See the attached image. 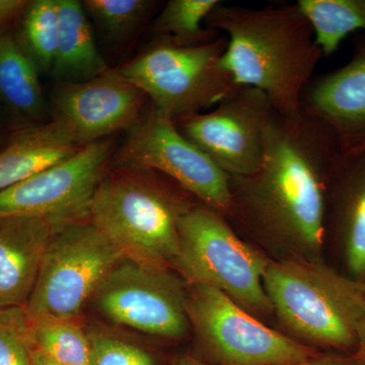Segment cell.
Returning a JSON list of instances; mask_svg holds the SVG:
<instances>
[{
    "instance_id": "cell-31",
    "label": "cell",
    "mask_w": 365,
    "mask_h": 365,
    "mask_svg": "<svg viewBox=\"0 0 365 365\" xmlns=\"http://www.w3.org/2000/svg\"><path fill=\"white\" fill-rule=\"evenodd\" d=\"M176 365H212L207 364L205 362L200 361V360L193 359V357L186 356L184 359H180Z\"/></svg>"
},
{
    "instance_id": "cell-1",
    "label": "cell",
    "mask_w": 365,
    "mask_h": 365,
    "mask_svg": "<svg viewBox=\"0 0 365 365\" xmlns=\"http://www.w3.org/2000/svg\"><path fill=\"white\" fill-rule=\"evenodd\" d=\"M343 158L332 132L302 114L290 121L276 113L264 137L254 174L230 178L235 215L261 234L304 253H316L326 234L329 190Z\"/></svg>"
},
{
    "instance_id": "cell-27",
    "label": "cell",
    "mask_w": 365,
    "mask_h": 365,
    "mask_svg": "<svg viewBox=\"0 0 365 365\" xmlns=\"http://www.w3.org/2000/svg\"><path fill=\"white\" fill-rule=\"evenodd\" d=\"M30 1L24 0H0V35L7 29L21 21Z\"/></svg>"
},
{
    "instance_id": "cell-17",
    "label": "cell",
    "mask_w": 365,
    "mask_h": 365,
    "mask_svg": "<svg viewBox=\"0 0 365 365\" xmlns=\"http://www.w3.org/2000/svg\"><path fill=\"white\" fill-rule=\"evenodd\" d=\"M79 148L53 121L16 129L0 148V191L63 162Z\"/></svg>"
},
{
    "instance_id": "cell-6",
    "label": "cell",
    "mask_w": 365,
    "mask_h": 365,
    "mask_svg": "<svg viewBox=\"0 0 365 365\" xmlns=\"http://www.w3.org/2000/svg\"><path fill=\"white\" fill-rule=\"evenodd\" d=\"M227 39L178 45L167 38L118 69L153 108L173 120L206 112L237 86L223 62Z\"/></svg>"
},
{
    "instance_id": "cell-4",
    "label": "cell",
    "mask_w": 365,
    "mask_h": 365,
    "mask_svg": "<svg viewBox=\"0 0 365 365\" xmlns=\"http://www.w3.org/2000/svg\"><path fill=\"white\" fill-rule=\"evenodd\" d=\"M191 206L172 189L124 169L101 180L88 220L125 260L168 268L179 248L180 218Z\"/></svg>"
},
{
    "instance_id": "cell-18",
    "label": "cell",
    "mask_w": 365,
    "mask_h": 365,
    "mask_svg": "<svg viewBox=\"0 0 365 365\" xmlns=\"http://www.w3.org/2000/svg\"><path fill=\"white\" fill-rule=\"evenodd\" d=\"M58 41L52 73L66 83H79L103 76L109 68L93 39L83 4L57 0Z\"/></svg>"
},
{
    "instance_id": "cell-19",
    "label": "cell",
    "mask_w": 365,
    "mask_h": 365,
    "mask_svg": "<svg viewBox=\"0 0 365 365\" xmlns=\"http://www.w3.org/2000/svg\"><path fill=\"white\" fill-rule=\"evenodd\" d=\"M38 69L18 40L0 35V101L32 123H41L46 113Z\"/></svg>"
},
{
    "instance_id": "cell-29",
    "label": "cell",
    "mask_w": 365,
    "mask_h": 365,
    "mask_svg": "<svg viewBox=\"0 0 365 365\" xmlns=\"http://www.w3.org/2000/svg\"><path fill=\"white\" fill-rule=\"evenodd\" d=\"M32 355L34 365H64L57 364V362H54L52 361V360L48 359L47 357L44 356V355L41 354V353L36 351V350L34 349L32 351Z\"/></svg>"
},
{
    "instance_id": "cell-21",
    "label": "cell",
    "mask_w": 365,
    "mask_h": 365,
    "mask_svg": "<svg viewBox=\"0 0 365 365\" xmlns=\"http://www.w3.org/2000/svg\"><path fill=\"white\" fill-rule=\"evenodd\" d=\"M28 319L34 350L59 364L91 365L88 334L76 319L28 317Z\"/></svg>"
},
{
    "instance_id": "cell-20",
    "label": "cell",
    "mask_w": 365,
    "mask_h": 365,
    "mask_svg": "<svg viewBox=\"0 0 365 365\" xmlns=\"http://www.w3.org/2000/svg\"><path fill=\"white\" fill-rule=\"evenodd\" d=\"M324 56L337 51L350 34H365V0H299Z\"/></svg>"
},
{
    "instance_id": "cell-22",
    "label": "cell",
    "mask_w": 365,
    "mask_h": 365,
    "mask_svg": "<svg viewBox=\"0 0 365 365\" xmlns=\"http://www.w3.org/2000/svg\"><path fill=\"white\" fill-rule=\"evenodd\" d=\"M218 0H170L153 24V32L178 45L205 44L222 34L202 28L209 14L220 4Z\"/></svg>"
},
{
    "instance_id": "cell-9",
    "label": "cell",
    "mask_w": 365,
    "mask_h": 365,
    "mask_svg": "<svg viewBox=\"0 0 365 365\" xmlns=\"http://www.w3.org/2000/svg\"><path fill=\"white\" fill-rule=\"evenodd\" d=\"M128 131L118 163L160 173L204 205L227 215L230 177L178 130L172 118L150 105Z\"/></svg>"
},
{
    "instance_id": "cell-30",
    "label": "cell",
    "mask_w": 365,
    "mask_h": 365,
    "mask_svg": "<svg viewBox=\"0 0 365 365\" xmlns=\"http://www.w3.org/2000/svg\"><path fill=\"white\" fill-rule=\"evenodd\" d=\"M357 341L360 345L365 349V302H364V311L362 314L361 319H360L359 328H357Z\"/></svg>"
},
{
    "instance_id": "cell-24",
    "label": "cell",
    "mask_w": 365,
    "mask_h": 365,
    "mask_svg": "<svg viewBox=\"0 0 365 365\" xmlns=\"http://www.w3.org/2000/svg\"><path fill=\"white\" fill-rule=\"evenodd\" d=\"M155 6L146 0H86L83 7L105 34L115 39L130 35Z\"/></svg>"
},
{
    "instance_id": "cell-12",
    "label": "cell",
    "mask_w": 365,
    "mask_h": 365,
    "mask_svg": "<svg viewBox=\"0 0 365 365\" xmlns=\"http://www.w3.org/2000/svg\"><path fill=\"white\" fill-rule=\"evenodd\" d=\"M112 155V139L86 144L63 162L2 190L0 217L40 216L68 222L88 217L91 197Z\"/></svg>"
},
{
    "instance_id": "cell-25",
    "label": "cell",
    "mask_w": 365,
    "mask_h": 365,
    "mask_svg": "<svg viewBox=\"0 0 365 365\" xmlns=\"http://www.w3.org/2000/svg\"><path fill=\"white\" fill-rule=\"evenodd\" d=\"M25 307H0V365H34Z\"/></svg>"
},
{
    "instance_id": "cell-16",
    "label": "cell",
    "mask_w": 365,
    "mask_h": 365,
    "mask_svg": "<svg viewBox=\"0 0 365 365\" xmlns=\"http://www.w3.org/2000/svg\"><path fill=\"white\" fill-rule=\"evenodd\" d=\"M342 235L346 261L356 278L365 276V151L343 155L330 190L327 215Z\"/></svg>"
},
{
    "instance_id": "cell-5",
    "label": "cell",
    "mask_w": 365,
    "mask_h": 365,
    "mask_svg": "<svg viewBox=\"0 0 365 365\" xmlns=\"http://www.w3.org/2000/svg\"><path fill=\"white\" fill-rule=\"evenodd\" d=\"M269 263L215 209L198 204L180 218L173 266L190 284L220 290L247 312L269 314L273 307L263 287Z\"/></svg>"
},
{
    "instance_id": "cell-26",
    "label": "cell",
    "mask_w": 365,
    "mask_h": 365,
    "mask_svg": "<svg viewBox=\"0 0 365 365\" xmlns=\"http://www.w3.org/2000/svg\"><path fill=\"white\" fill-rule=\"evenodd\" d=\"M88 339L91 365H155L150 353L114 336L91 332Z\"/></svg>"
},
{
    "instance_id": "cell-3",
    "label": "cell",
    "mask_w": 365,
    "mask_h": 365,
    "mask_svg": "<svg viewBox=\"0 0 365 365\" xmlns=\"http://www.w3.org/2000/svg\"><path fill=\"white\" fill-rule=\"evenodd\" d=\"M263 287L273 312L297 337L326 347H352L364 311L365 282L304 259L270 262Z\"/></svg>"
},
{
    "instance_id": "cell-15",
    "label": "cell",
    "mask_w": 365,
    "mask_h": 365,
    "mask_svg": "<svg viewBox=\"0 0 365 365\" xmlns=\"http://www.w3.org/2000/svg\"><path fill=\"white\" fill-rule=\"evenodd\" d=\"M67 222L40 216L0 217V307H26L46 251Z\"/></svg>"
},
{
    "instance_id": "cell-14",
    "label": "cell",
    "mask_w": 365,
    "mask_h": 365,
    "mask_svg": "<svg viewBox=\"0 0 365 365\" xmlns=\"http://www.w3.org/2000/svg\"><path fill=\"white\" fill-rule=\"evenodd\" d=\"M302 113L332 132L345 157L365 151V34L355 38L345 66L309 83Z\"/></svg>"
},
{
    "instance_id": "cell-2",
    "label": "cell",
    "mask_w": 365,
    "mask_h": 365,
    "mask_svg": "<svg viewBox=\"0 0 365 365\" xmlns=\"http://www.w3.org/2000/svg\"><path fill=\"white\" fill-rule=\"evenodd\" d=\"M204 23L227 37L223 62L237 85L258 88L279 116L299 121L324 55L297 2L249 9L220 1Z\"/></svg>"
},
{
    "instance_id": "cell-23",
    "label": "cell",
    "mask_w": 365,
    "mask_h": 365,
    "mask_svg": "<svg viewBox=\"0 0 365 365\" xmlns=\"http://www.w3.org/2000/svg\"><path fill=\"white\" fill-rule=\"evenodd\" d=\"M59 14L57 0L30 1L21 25L24 50L43 71H51L56 57Z\"/></svg>"
},
{
    "instance_id": "cell-13",
    "label": "cell",
    "mask_w": 365,
    "mask_h": 365,
    "mask_svg": "<svg viewBox=\"0 0 365 365\" xmlns=\"http://www.w3.org/2000/svg\"><path fill=\"white\" fill-rule=\"evenodd\" d=\"M146 100L143 91L109 69L97 78L60 88L52 121L81 148L130 130L145 111Z\"/></svg>"
},
{
    "instance_id": "cell-28",
    "label": "cell",
    "mask_w": 365,
    "mask_h": 365,
    "mask_svg": "<svg viewBox=\"0 0 365 365\" xmlns=\"http://www.w3.org/2000/svg\"><path fill=\"white\" fill-rule=\"evenodd\" d=\"M294 365H355L349 360L340 359H313L307 360V361L302 362Z\"/></svg>"
},
{
    "instance_id": "cell-10",
    "label": "cell",
    "mask_w": 365,
    "mask_h": 365,
    "mask_svg": "<svg viewBox=\"0 0 365 365\" xmlns=\"http://www.w3.org/2000/svg\"><path fill=\"white\" fill-rule=\"evenodd\" d=\"M275 114L265 93L237 85L210 111L179 118L175 124L228 177L242 178L260 168L264 137Z\"/></svg>"
},
{
    "instance_id": "cell-7",
    "label": "cell",
    "mask_w": 365,
    "mask_h": 365,
    "mask_svg": "<svg viewBox=\"0 0 365 365\" xmlns=\"http://www.w3.org/2000/svg\"><path fill=\"white\" fill-rule=\"evenodd\" d=\"M124 257L88 217L57 230L25 309L29 318L76 319Z\"/></svg>"
},
{
    "instance_id": "cell-8",
    "label": "cell",
    "mask_w": 365,
    "mask_h": 365,
    "mask_svg": "<svg viewBox=\"0 0 365 365\" xmlns=\"http://www.w3.org/2000/svg\"><path fill=\"white\" fill-rule=\"evenodd\" d=\"M187 314L220 365H294L314 357L306 345L263 325L215 288L192 285Z\"/></svg>"
},
{
    "instance_id": "cell-32",
    "label": "cell",
    "mask_w": 365,
    "mask_h": 365,
    "mask_svg": "<svg viewBox=\"0 0 365 365\" xmlns=\"http://www.w3.org/2000/svg\"><path fill=\"white\" fill-rule=\"evenodd\" d=\"M11 133L6 131V126L0 121V148L6 143V139L9 138Z\"/></svg>"
},
{
    "instance_id": "cell-11",
    "label": "cell",
    "mask_w": 365,
    "mask_h": 365,
    "mask_svg": "<svg viewBox=\"0 0 365 365\" xmlns=\"http://www.w3.org/2000/svg\"><path fill=\"white\" fill-rule=\"evenodd\" d=\"M187 297L169 268L130 260L120 262L93 295L98 311L114 323L170 339L189 329Z\"/></svg>"
}]
</instances>
